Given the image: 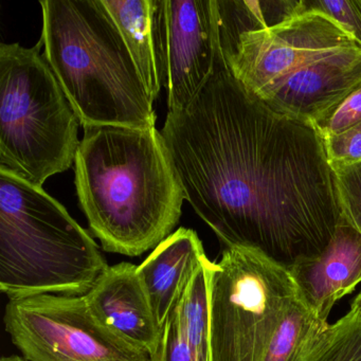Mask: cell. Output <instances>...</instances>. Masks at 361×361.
<instances>
[{
  "label": "cell",
  "instance_id": "ba28073f",
  "mask_svg": "<svg viewBox=\"0 0 361 361\" xmlns=\"http://www.w3.org/2000/svg\"><path fill=\"white\" fill-rule=\"evenodd\" d=\"M361 47L341 25L318 10L305 11L221 45L229 71L259 100L312 63Z\"/></svg>",
  "mask_w": 361,
  "mask_h": 361
},
{
  "label": "cell",
  "instance_id": "ffe728a7",
  "mask_svg": "<svg viewBox=\"0 0 361 361\" xmlns=\"http://www.w3.org/2000/svg\"><path fill=\"white\" fill-rule=\"evenodd\" d=\"M361 122V87L350 94L331 115L314 126L323 139L337 136Z\"/></svg>",
  "mask_w": 361,
  "mask_h": 361
},
{
  "label": "cell",
  "instance_id": "d6986e66",
  "mask_svg": "<svg viewBox=\"0 0 361 361\" xmlns=\"http://www.w3.org/2000/svg\"><path fill=\"white\" fill-rule=\"evenodd\" d=\"M306 9L335 20L361 46V0H304Z\"/></svg>",
  "mask_w": 361,
  "mask_h": 361
},
{
  "label": "cell",
  "instance_id": "e0dca14e",
  "mask_svg": "<svg viewBox=\"0 0 361 361\" xmlns=\"http://www.w3.org/2000/svg\"><path fill=\"white\" fill-rule=\"evenodd\" d=\"M301 361H361V304L314 337Z\"/></svg>",
  "mask_w": 361,
  "mask_h": 361
},
{
  "label": "cell",
  "instance_id": "4fadbf2b",
  "mask_svg": "<svg viewBox=\"0 0 361 361\" xmlns=\"http://www.w3.org/2000/svg\"><path fill=\"white\" fill-rule=\"evenodd\" d=\"M207 259L196 231L181 227L162 240L137 267L161 331L190 281Z\"/></svg>",
  "mask_w": 361,
  "mask_h": 361
},
{
  "label": "cell",
  "instance_id": "6da1fadb",
  "mask_svg": "<svg viewBox=\"0 0 361 361\" xmlns=\"http://www.w3.org/2000/svg\"><path fill=\"white\" fill-rule=\"evenodd\" d=\"M160 133L185 200L227 248L287 269L324 252L343 214L322 136L251 94L224 56Z\"/></svg>",
  "mask_w": 361,
  "mask_h": 361
},
{
  "label": "cell",
  "instance_id": "5b68a950",
  "mask_svg": "<svg viewBox=\"0 0 361 361\" xmlns=\"http://www.w3.org/2000/svg\"><path fill=\"white\" fill-rule=\"evenodd\" d=\"M43 46L0 44V170L41 188L73 166L81 142Z\"/></svg>",
  "mask_w": 361,
  "mask_h": 361
},
{
  "label": "cell",
  "instance_id": "8992f818",
  "mask_svg": "<svg viewBox=\"0 0 361 361\" xmlns=\"http://www.w3.org/2000/svg\"><path fill=\"white\" fill-rule=\"evenodd\" d=\"M211 361H262L282 321L300 299L287 268L261 253L226 248L204 262Z\"/></svg>",
  "mask_w": 361,
  "mask_h": 361
},
{
  "label": "cell",
  "instance_id": "277c9868",
  "mask_svg": "<svg viewBox=\"0 0 361 361\" xmlns=\"http://www.w3.org/2000/svg\"><path fill=\"white\" fill-rule=\"evenodd\" d=\"M92 236L43 188L0 170V291L79 297L107 269Z\"/></svg>",
  "mask_w": 361,
  "mask_h": 361
},
{
  "label": "cell",
  "instance_id": "52a82bcc",
  "mask_svg": "<svg viewBox=\"0 0 361 361\" xmlns=\"http://www.w3.org/2000/svg\"><path fill=\"white\" fill-rule=\"evenodd\" d=\"M4 322L27 361H151L145 350L100 321L85 295L12 300Z\"/></svg>",
  "mask_w": 361,
  "mask_h": 361
},
{
  "label": "cell",
  "instance_id": "ac0fdd59",
  "mask_svg": "<svg viewBox=\"0 0 361 361\" xmlns=\"http://www.w3.org/2000/svg\"><path fill=\"white\" fill-rule=\"evenodd\" d=\"M342 214L361 234V164L331 166Z\"/></svg>",
  "mask_w": 361,
  "mask_h": 361
},
{
  "label": "cell",
  "instance_id": "8fae6325",
  "mask_svg": "<svg viewBox=\"0 0 361 361\" xmlns=\"http://www.w3.org/2000/svg\"><path fill=\"white\" fill-rule=\"evenodd\" d=\"M137 267L128 262L109 266L85 297L100 321L156 361L162 331Z\"/></svg>",
  "mask_w": 361,
  "mask_h": 361
},
{
  "label": "cell",
  "instance_id": "7c38bea8",
  "mask_svg": "<svg viewBox=\"0 0 361 361\" xmlns=\"http://www.w3.org/2000/svg\"><path fill=\"white\" fill-rule=\"evenodd\" d=\"M300 299L327 322L338 300L352 293L361 282V234L345 219L322 255L289 268Z\"/></svg>",
  "mask_w": 361,
  "mask_h": 361
},
{
  "label": "cell",
  "instance_id": "9c48e42d",
  "mask_svg": "<svg viewBox=\"0 0 361 361\" xmlns=\"http://www.w3.org/2000/svg\"><path fill=\"white\" fill-rule=\"evenodd\" d=\"M168 113L190 104L223 56L217 0H164Z\"/></svg>",
  "mask_w": 361,
  "mask_h": 361
},
{
  "label": "cell",
  "instance_id": "603a6c76",
  "mask_svg": "<svg viewBox=\"0 0 361 361\" xmlns=\"http://www.w3.org/2000/svg\"><path fill=\"white\" fill-rule=\"evenodd\" d=\"M356 299H357V300H358L359 303H360V304H361V293H359V295H357Z\"/></svg>",
  "mask_w": 361,
  "mask_h": 361
},
{
  "label": "cell",
  "instance_id": "2e32d148",
  "mask_svg": "<svg viewBox=\"0 0 361 361\" xmlns=\"http://www.w3.org/2000/svg\"><path fill=\"white\" fill-rule=\"evenodd\" d=\"M327 325L298 300L268 344L262 361H301L310 342Z\"/></svg>",
  "mask_w": 361,
  "mask_h": 361
},
{
  "label": "cell",
  "instance_id": "30bf717a",
  "mask_svg": "<svg viewBox=\"0 0 361 361\" xmlns=\"http://www.w3.org/2000/svg\"><path fill=\"white\" fill-rule=\"evenodd\" d=\"M359 87L361 47L308 65L289 77L263 102L314 126Z\"/></svg>",
  "mask_w": 361,
  "mask_h": 361
},
{
  "label": "cell",
  "instance_id": "9a60e30c",
  "mask_svg": "<svg viewBox=\"0 0 361 361\" xmlns=\"http://www.w3.org/2000/svg\"><path fill=\"white\" fill-rule=\"evenodd\" d=\"M156 361H211L208 281L204 263L194 274L164 323Z\"/></svg>",
  "mask_w": 361,
  "mask_h": 361
},
{
  "label": "cell",
  "instance_id": "7402d4cb",
  "mask_svg": "<svg viewBox=\"0 0 361 361\" xmlns=\"http://www.w3.org/2000/svg\"><path fill=\"white\" fill-rule=\"evenodd\" d=\"M0 361H27L18 355H11V356L3 357Z\"/></svg>",
  "mask_w": 361,
  "mask_h": 361
},
{
  "label": "cell",
  "instance_id": "3957f363",
  "mask_svg": "<svg viewBox=\"0 0 361 361\" xmlns=\"http://www.w3.org/2000/svg\"><path fill=\"white\" fill-rule=\"evenodd\" d=\"M44 56L87 126L156 128L154 101L102 0H41Z\"/></svg>",
  "mask_w": 361,
  "mask_h": 361
},
{
  "label": "cell",
  "instance_id": "7a4b0ae2",
  "mask_svg": "<svg viewBox=\"0 0 361 361\" xmlns=\"http://www.w3.org/2000/svg\"><path fill=\"white\" fill-rule=\"evenodd\" d=\"M75 174L80 206L107 252L138 257L179 223L185 193L156 128H84Z\"/></svg>",
  "mask_w": 361,
  "mask_h": 361
},
{
  "label": "cell",
  "instance_id": "44dd1931",
  "mask_svg": "<svg viewBox=\"0 0 361 361\" xmlns=\"http://www.w3.org/2000/svg\"><path fill=\"white\" fill-rule=\"evenodd\" d=\"M323 140L331 166L361 164V122L342 134Z\"/></svg>",
  "mask_w": 361,
  "mask_h": 361
},
{
  "label": "cell",
  "instance_id": "5bb4252c",
  "mask_svg": "<svg viewBox=\"0 0 361 361\" xmlns=\"http://www.w3.org/2000/svg\"><path fill=\"white\" fill-rule=\"evenodd\" d=\"M155 101L166 84L164 0H102Z\"/></svg>",
  "mask_w": 361,
  "mask_h": 361
}]
</instances>
